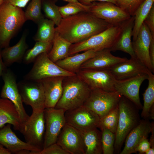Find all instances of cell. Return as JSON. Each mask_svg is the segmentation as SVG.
I'll list each match as a JSON object with an SVG mask.
<instances>
[{
  "label": "cell",
  "mask_w": 154,
  "mask_h": 154,
  "mask_svg": "<svg viewBox=\"0 0 154 154\" xmlns=\"http://www.w3.org/2000/svg\"><path fill=\"white\" fill-rule=\"evenodd\" d=\"M44 111L39 113L32 112L20 131L23 135L25 142L41 151L43 148L45 129Z\"/></svg>",
  "instance_id": "cell-8"
},
{
  "label": "cell",
  "mask_w": 154,
  "mask_h": 154,
  "mask_svg": "<svg viewBox=\"0 0 154 154\" xmlns=\"http://www.w3.org/2000/svg\"><path fill=\"white\" fill-rule=\"evenodd\" d=\"M151 132V134L150 136V141L149 142L150 145V147L154 149V126L152 128Z\"/></svg>",
  "instance_id": "cell-47"
},
{
  "label": "cell",
  "mask_w": 154,
  "mask_h": 154,
  "mask_svg": "<svg viewBox=\"0 0 154 154\" xmlns=\"http://www.w3.org/2000/svg\"><path fill=\"white\" fill-rule=\"evenodd\" d=\"M17 85L23 103L30 106L33 112L43 111L45 108V96L41 82L24 80Z\"/></svg>",
  "instance_id": "cell-9"
},
{
  "label": "cell",
  "mask_w": 154,
  "mask_h": 154,
  "mask_svg": "<svg viewBox=\"0 0 154 154\" xmlns=\"http://www.w3.org/2000/svg\"><path fill=\"white\" fill-rule=\"evenodd\" d=\"M38 154H69L56 143L43 149Z\"/></svg>",
  "instance_id": "cell-39"
},
{
  "label": "cell",
  "mask_w": 154,
  "mask_h": 154,
  "mask_svg": "<svg viewBox=\"0 0 154 154\" xmlns=\"http://www.w3.org/2000/svg\"><path fill=\"white\" fill-rule=\"evenodd\" d=\"M144 22L149 29L154 38V4L152 7Z\"/></svg>",
  "instance_id": "cell-40"
},
{
  "label": "cell",
  "mask_w": 154,
  "mask_h": 154,
  "mask_svg": "<svg viewBox=\"0 0 154 154\" xmlns=\"http://www.w3.org/2000/svg\"><path fill=\"white\" fill-rule=\"evenodd\" d=\"M152 38H154L148 27L144 22L135 39L132 41L133 50L136 57L152 72H154L149 54V48Z\"/></svg>",
  "instance_id": "cell-17"
},
{
  "label": "cell",
  "mask_w": 154,
  "mask_h": 154,
  "mask_svg": "<svg viewBox=\"0 0 154 154\" xmlns=\"http://www.w3.org/2000/svg\"><path fill=\"white\" fill-rule=\"evenodd\" d=\"M85 147V154L103 153L102 132L98 128L81 132Z\"/></svg>",
  "instance_id": "cell-27"
},
{
  "label": "cell",
  "mask_w": 154,
  "mask_h": 154,
  "mask_svg": "<svg viewBox=\"0 0 154 154\" xmlns=\"http://www.w3.org/2000/svg\"><path fill=\"white\" fill-rule=\"evenodd\" d=\"M30 0H4L10 4L21 8L24 7Z\"/></svg>",
  "instance_id": "cell-42"
},
{
  "label": "cell",
  "mask_w": 154,
  "mask_h": 154,
  "mask_svg": "<svg viewBox=\"0 0 154 154\" xmlns=\"http://www.w3.org/2000/svg\"><path fill=\"white\" fill-rule=\"evenodd\" d=\"M63 76L48 78L39 81L44 90L45 108H54L62 94Z\"/></svg>",
  "instance_id": "cell-22"
},
{
  "label": "cell",
  "mask_w": 154,
  "mask_h": 154,
  "mask_svg": "<svg viewBox=\"0 0 154 154\" xmlns=\"http://www.w3.org/2000/svg\"><path fill=\"white\" fill-rule=\"evenodd\" d=\"M124 22L119 24L112 25L104 31L86 40L72 44L68 56L91 49L96 52L105 49H110L116 41Z\"/></svg>",
  "instance_id": "cell-5"
},
{
  "label": "cell",
  "mask_w": 154,
  "mask_h": 154,
  "mask_svg": "<svg viewBox=\"0 0 154 154\" xmlns=\"http://www.w3.org/2000/svg\"><path fill=\"white\" fill-rule=\"evenodd\" d=\"M96 52L89 50L80 53L68 56L55 62L58 66L67 71L76 74L80 69L82 65L86 61L93 57Z\"/></svg>",
  "instance_id": "cell-26"
},
{
  "label": "cell",
  "mask_w": 154,
  "mask_h": 154,
  "mask_svg": "<svg viewBox=\"0 0 154 154\" xmlns=\"http://www.w3.org/2000/svg\"><path fill=\"white\" fill-rule=\"evenodd\" d=\"M145 154H154V149L150 147L145 153Z\"/></svg>",
  "instance_id": "cell-49"
},
{
  "label": "cell",
  "mask_w": 154,
  "mask_h": 154,
  "mask_svg": "<svg viewBox=\"0 0 154 154\" xmlns=\"http://www.w3.org/2000/svg\"><path fill=\"white\" fill-rule=\"evenodd\" d=\"M34 62L31 69L24 76V80L38 81L53 77H65L76 75V74L66 70L57 65L49 58L47 53L40 54Z\"/></svg>",
  "instance_id": "cell-6"
},
{
  "label": "cell",
  "mask_w": 154,
  "mask_h": 154,
  "mask_svg": "<svg viewBox=\"0 0 154 154\" xmlns=\"http://www.w3.org/2000/svg\"><path fill=\"white\" fill-rule=\"evenodd\" d=\"M27 33L26 31L24 32L19 41L14 45L9 46L2 49V59L7 67L15 62L20 63L23 60L24 56L28 47L26 40Z\"/></svg>",
  "instance_id": "cell-24"
},
{
  "label": "cell",
  "mask_w": 154,
  "mask_h": 154,
  "mask_svg": "<svg viewBox=\"0 0 154 154\" xmlns=\"http://www.w3.org/2000/svg\"><path fill=\"white\" fill-rule=\"evenodd\" d=\"M11 153L0 143V154H11Z\"/></svg>",
  "instance_id": "cell-48"
},
{
  "label": "cell",
  "mask_w": 154,
  "mask_h": 154,
  "mask_svg": "<svg viewBox=\"0 0 154 154\" xmlns=\"http://www.w3.org/2000/svg\"><path fill=\"white\" fill-rule=\"evenodd\" d=\"M128 59L126 58L113 55L110 49H104L96 52L93 57L82 65L80 69L109 70L117 64Z\"/></svg>",
  "instance_id": "cell-21"
},
{
  "label": "cell",
  "mask_w": 154,
  "mask_h": 154,
  "mask_svg": "<svg viewBox=\"0 0 154 154\" xmlns=\"http://www.w3.org/2000/svg\"><path fill=\"white\" fill-rule=\"evenodd\" d=\"M11 124H7L0 128V143L11 153L18 154L22 150H27L30 154H38L41 150L20 140L12 131Z\"/></svg>",
  "instance_id": "cell-20"
},
{
  "label": "cell",
  "mask_w": 154,
  "mask_h": 154,
  "mask_svg": "<svg viewBox=\"0 0 154 154\" xmlns=\"http://www.w3.org/2000/svg\"><path fill=\"white\" fill-rule=\"evenodd\" d=\"M1 76L4 81L0 93V97L10 100L17 111L22 125L29 116L26 113L23 104L19 93L16 77L10 69L7 68L3 72Z\"/></svg>",
  "instance_id": "cell-10"
},
{
  "label": "cell",
  "mask_w": 154,
  "mask_h": 154,
  "mask_svg": "<svg viewBox=\"0 0 154 154\" xmlns=\"http://www.w3.org/2000/svg\"><path fill=\"white\" fill-rule=\"evenodd\" d=\"M56 143L69 154H85L81 133L66 123L62 129Z\"/></svg>",
  "instance_id": "cell-15"
},
{
  "label": "cell",
  "mask_w": 154,
  "mask_h": 154,
  "mask_svg": "<svg viewBox=\"0 0 154 154\" xmlns=\"http://www.w3.org/2000/svg\"><path fill=\"white\" fill-rule=\"evenodd\" d=\"M58 9L62 18L67 17L81 12L88 11L81 7L71 3H68L63 6L58 7Z\"/></svg>",
  "instance_id": "cell-38"
},
{
  "label": "cell",
  "mask_w": 154,
  "mask_h": 154,
  "mask_svg": "<svg viewBox=\"0 0 154 154\" xmlns=\"http://www.w3.org/2000/svg\"><path fill=\"white\" fill-rule=\"evenodd\" d=\"M88 6V12L112 25L121 24L131 17L124 10L110 2L94 1Z\"/></svg>",
  "instance_id": "cell-14"
},
{
  "label": "cell",
  "mask_w": 154,
  "mask_h": 154,
  "mask_svg": "<svg viewBox=\"0 0 154 154\" xmlns=\"http://www.w3.org/2000/svg\"><path fill=\"white\" fill-rule=\"evenodd\" d=\"M66 111L54 108H45L44 109L45 129L43 149L56 143L62 129L66 124L64 116Z\"/></svg>",
  "instance_id": "cell-11"
},
{
  "label": "cell",
  "mask_w": 154,
  "mask_h": 154,
  "mask_svg": "<svg viewBox=\"0 0 154 154\" xmlns=\"http://www.w3.org/2000/svg\"><path fill=\"white\" fill-rule=\"evenodd\" d=\"M4 1V0H0V5L3 3Z\"/></svg>",
  "instance_id": "cell-50"
},
{
  "label": "cell",
  "mask_w": 154,
  "mask_h": 154,
  "mask_svg": "<svg viewBox=\"0 0 154 154\" xmlns=\"http://www.w3.org/2000/svg\"><path fill=\"white\" fill-rule=\"evenodd\" d=\"M76 74L91 89L116 92L115 85L116 80L108 70L80 69Z\"/></svg>",
  "instance_id": "cell-12"
},
{
  "label": "cell",
  "mask_w": 154,
  "mask_h": 154,
  "mask_svg": "<svg viewBox=\"0 0 154 154\" xmlns=\"http://www.w3.org/2000/svg\"><path fill=\"white\" fill-rule=\"evenodd\" d=\"M149 54L153 67L154 68V38H152L149 48Z\"/></svg>",
  "instance_id": "cell-43"
},
{
  "label": "cell",
  "mask_w": 154,
  "mask_h": 154,
  "mask_svg": "<svg viewBox=\"0 0 154 154\" xmlns=\"http://www.w3.org/2000/svg\"><path fill=\"white\" fill-rule=\"evenodd\" d=\"M42 6L46 17L53 21L56 26H58L62 19L59 10L58 6L49 0L44 1L42 2Z\"/></svg>",
  "instance_id": "cell-35"
},
{
  "label": "cell",
  "mask_w": 154,
  "mask_h": 154,
  "mask_svg": "<svg viewBox=\"0 0 154 154\" xmlns=\"http://www.w3.org/2000/svg\"><path fill=\"white\" fill-rule=\"evenodd\" d=\"M112 25L88 11H82L62 18L55 28L59 35L72 44L86 40Z\"/></svg>",
  "instance_id": "cell-1"
},
{
  "label": "cell",
  "mask_w": 154,
  "mask_h": 154,
  "mask_svg": "<svg viewBox=\"0 0 154 154\" xmlns=\"http://www.w3.org/2000/svg\"><path fill=\"white\" fill-rule=\"evenodd\" d=\"M68 3H71L76 4L85 9L87 11H88V5H83L80 3L78 0H62Z\"/></svg>",
  "instance_id": "cell-46"
},
{
  "label": "cell",
  "mask_w": 154,
  "mask_h": 154,
  "mask_svg": "<svg viewBox=\"0 0 154 154\" xmlns=\"http://www.w3.org/2000/svg\"><path fill=\"white\" fill-rule=\"evenodd\" d=\"M42 0H32L24 12L26 20H31L37 24L44 18L41 11Z\"/></svg>",
  "instance_id": "cell-34"
},
{
  "label": "cell",
  "mask_w": 154,
  "mask_h": 154,
  "mask_svg": "<svg viewBox=\"0 0 154 154\" xmlns=\"http://www.w3.org/2000/svg\"><path fill=\"white\" fill-rule=\"evenodd\" d=\"M118 106L100 118L98 128L101 130L107 129L116 133L118 122Z\"/></svg>",
  "instance_id": "cell-33"
},
{
  "label": "cell",
  "mask_w": 154,
  "mask_h": 154,
  "mask_svg": "<svg viewBox=\"0 0 154 154\" xmlns=\"http://www.w3.org/2000/svg\"><path fill=\"white\" fill-rule=\"evenodd\" d=\"M147 78V74H145L123 80H116L115 85V91L141 110L143 106L139 98V89L142 83Z\"/></svg>",
  "instance_id": "cell-16"
},
{
  "label": "cell",
  "mask_w": 154,
  "mask_h": 154,
  "mask_svg": "<svg viewBox=\"0 0 154 154\" xmlns=\"http://www.w3.org/2000/svg\"><path fill=\"white\" fill-rule=\"evenodd\" d=\"M102 132V143L103 154H113L116 134L107 129L101 130Z\"/></svg>",
  "instance_id": "cell-36"
},
{
  "label": "cell",
  "mask_w": 154,
  "mask_h": 154,
  "mask_svg": "<svg viewBox=\"0 0 154 154\" xmlns=\"http://www.w3.org/2000/svg\"><path fill=\"white\" fill-rule=\"evenodd\" d=\"M2 48H0V78L3 72L7 68L4 64L1 55Z\"/></svg>",
  "instance_id": "cell-45"
},
{
  "label": "cell",
  "mask_w": 154,
  "mask_h": 154,
  "mask_svg": "<svg viewBox=\"0 0 154 154\" xmlns=\"http://www.w3.org/2000/svg\"><path fill=\"white\" fill-rule=\"evenodd\" d=\"M108 70L117 80L147 74L150 71L136 57H131L130 59L119 63Z\"/></svg>",
  "instance_id": "cell-18"
},
{
  "label": "cell",
  "mask_w": 154,
  "mask_h": 154,
  "mask_svg": "<svg viewBox=\"0 0 154 154\" xmlns=\"http://www.w3.org/2000/svg\"><path fill=\"white\" fill-rule=\"evenodd\" d=\"M72 44L55 31L52 46L48 53L49 58L52 61L55 62L68 57Z\"/></svg>",
  "instance_id": "cell-28"
},
{
  "label": "cell",
  "mask_w": 154,
  "mask_h": 154,
  "mask_svg": "<svg viewBox=\"0 0 154 154\" xmlns=\"http://www.w3.org/2000/svg\"><path fill=\"white\" fill-rule=\"evenodd\" d=\"M118 107L119 117L114 145L115 154H119L127 136L141 120L139 109L125 97L121 96Z\"/></svg>",
  "instance_id": "cell-3"
},
{
  "label": "cell",
  "mask_w": 154,
  "mask_h": 154,
  "mask_svg": "<svg viewBox=\"0 0 154 154\" xmlns=\"http://www.w3.org/2000/svg\"><path fill=\"white\" fill-rule=\"evenodd\" d=\"M150 147L149 142L147 138L141 141L135 149V153L138 152L139 154L145 153Z\"/></svg>",
  "instance_id": "cell-41"
},
{
  "label": "cell",
  "mask_w": 154,
  "mask_h": 154,
  "mask_svg": "<svg viewBox=\"0 0 154 154\" xmlns=\"http://www.w3.org/2000/svg\"><path fill=\"white\" fill-rule=\"evenodd\" d=\"M37 24V31L34 37L35 41L52 43L55 32L54 22L44 18Z\"/></svg>",
  "instance_id": "cell-29"
},
{
  "label": "cell",
  "mask_w": 154,
  "mask_h": 154,
  "mask_svg": "<svg viewBox=\"0 0 154 154\" xmlns=\"http://www.w3.org/2000/svg\"><path fill=\"white\" fill-rule=\"evenodd\" d=\"M64 116L66 123L80 132L98 127L100 117L84 105L66 111Z\"/></svg>",
  "instance_id": "cell-13"
},
{
  "label": "cell",
  "mask_w": 154,
  "mask_h": 154,
  "mask_svg": "<svg viewBox=\"0 0 154 154\" xmlns=\"http://www.w3.org/2000/svg\"><path fill=\"white\" fill-rule=\"evenodd\" d=\"M121 96L116 92L92 89L84 105L95 113L100 118L118 106Z\"/></svg>",
  "instance_id": "cell-7"
},
{
  "label": "cell",
  "mask_w": 154,
  "mask_h": 154,
  "mask_svg": "<svg viewBox=\"0 0 154 154\" xmlns=\"http://www.w3.org/2000/svg\"><path fill=\"white\" fill-rule=\"evenodd\" d=\"M21 8L4 1L0 5V48L9 46L11 39L25 21Z\"/></svg>",
  "instance_id": "cell-4"
},
{
  "label": "cell",
  "mask_w": 154,
  "mask_h": 154,
  "mask_svg": "<svg viewBox=\"0 0 154 154\" xmlns=\"http://www.w3.org/2000/svg\"><path fill=\"white\" fill-rule=\"evenodd\" d=\"M6 124L13 125L15 130L20 131L21 123L18 113L9 100L0 98V128Z\"/></svg>",
  "instance_id": "cell-25"
},
{
  "label": "cell",
  "mask_w": 154,
  "mask_h": 154,
  "mask_svg": "<svg viewBox=\"0 0 154 154\" xmlns=\"http://www.w3.org/2000/svg\"><path fill=\"white\" fill-rule=\"evenodd\" d=\"M134 22L133 16L123 23L116 41L110 49L111 51L120 50L129 54L131 58L136 57L133 50L131 40Z\"/></svg>",
  "instance_id": "cell-23"
},
{
  "label": "cell",
  "mask_w": 154,
  "mask_h": 154,
  "mask_svg": "<svg viewBox=\"0 0 154 154\" xmlns=\"http://www.w3.org/2000/svg\"><path fill=\"white\" fill-rule=\"evenodd\" d=\"M154 4V0H145L136 11L134 16L133 40L136 38L140 28Z\"/></svg>",
  "instance_id": "cell-31"
},
{
  "label": "cell",
  "mask_w": 154,
  "mask_h": 154,
  "mask_svg": "<svg viewBox=\"0 0 154 154\" xmlns=\"http://www.w3.org/2000/svg\"><path fill=\"white\" fill-rule=\"evenodd\" d=\"M62 86V95L54 108L66 111L84 105L91 91L89 86L76 75L64 77Z\"/></svg>",
  "instance_id": "cell-2"
},
{
  "label": "cell",
  "mask_w": 154,
  "mask_h": 154,
  "mask_svg": "<svg viewBox=\"0 0 154 154\" xmlns=\"http://www.w3.org/2000/svg\"><path fill=\"white\" fill-rule=\"evenodd\" d=\"M78 1L82 4L88 5L94 1L106 2L112 3L116 5L115 0H78Z\"/></svg>",
  "instance_id": "cell-44"
},
{
  "label": "cell",
  "mask_w": 154,
  "mask_h": 154,
  "mask_svg": "<svg viewBox=\"0 0 154 154\" xmlns=\"http://www.w3.org/2000/svg\"><path fill=\"white\" fill-rule=\"evenodd\" d=\"M115 0L116 5L127 12L131 16H133L138 8L145 0Z\"/></svg>",
  "instance_id": "cell-37"
},
{
  "label": "cell",
  "mask_w": 154,
  "mask_h": 154,
  "mask_svg": "<svg viewBox=\"0 0 154 154\" xmlns=\"http://www.w3.org/2000/svg\"><path fill=\"white\" fill-rule=\"evenodd\" d=\"M52 43L37 41L33 47L27 50L23 58V62L28 64L35 61L36 58L43 53H48L50 50Z\"/></svg>",
  "instance_id": "cell-32"
},
{
  "label": "cell",
  "mask_w": 154,
  "mask_h": 154,
  "mask_svg": "<svg viewBox=\"0 0 154 154\" xmlns=\"http://www.w3.org/2000/svg\"><path fill=\"white\" fill-rule=\"evenodd\" d=\"M147 75L148 84L143 94V105L141 116L143 119H149L150 109L154 106V75L150 71Z\"/></svg>",
  "instance_id": "cell-30"
},
{
  "label": "cell",
  "mask_w": 154,
  "mask_h": 154,
  "mask_svg": "<svg viewBox=\"0 0 154 154\" xmlns=\"http://www.w3.org/2000/svg\"><path fill=\"white\" fill-rule=\"evenodd\" d=\"M154 126L147 119H142L139 123L133 129L127 136L125 145L120 154H131L135 153V149L139 143L147 138Z\"/></svg>",
  "instance_id": "cell-19"
}]
</instances>
